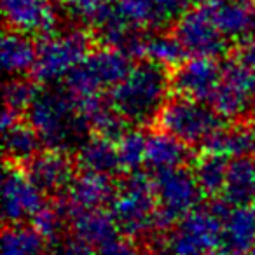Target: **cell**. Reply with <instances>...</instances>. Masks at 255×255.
<instances>
[{"label": "cell", "mask_w": 255, "mask_h": 255, "mask_svg": "<svg viewBox=\"0 0 255 255\" xmlns=\"http://www.w3.org/2000/svg\"><path fill=\"white\" fill-rule=\"evenodd\" d=\"M25 116L49 150L68 154L91 135L77 100L65 88L39 89Z\"/></svg>", "instance_id": "obj_1"}, {"label": "cell", "mask_w": 255, "mask_h": 255, "mask_svg": "<svg viewBox=\"0 0 255 255\" xmlns=\"http://www.w3.org/2000/svg\"><path fill=\"white\" fill-rule=\"evenodd\" d=\"M171 75L168 68L152 61L135 63L124 79L109 93V103L131 126H143L157 119L168 102Z\"/></svg>", "instance_id": "obj_2"}, {"label": "cell", "mask_w": 255, "mask_h": 255, "mask_svg": "<svg viewBox=\"0 0 255 255\" xmlns=\"http://www.w3.org/2000/svg\"><path fill=\"white\" fill-rule=\"evenodd\" d=\"M109 212L121 234L129 240H143L163 227L159 219L152 178L135 171L116 187Z\"/></svg>", "instance_id": "obj_3"}, {"label": "cell", "mask_w": 255, "mask_h": 255, "mask_svg": "<svg viewBox=\"0 0 255 255\" xmlns=\"http://www.w3.org/2000/svg\"><path fill=\"white\" fill-rule=\"evenodd\" d=\"M131 67V56L126 51L102 46L89 51L65 79L63 88L79 102L103 98L123 81Z\"/></svg>", "instance_id": "obj_4"}, {"label": "cell", "mask_w": 255, "mask_h": 255, "mask_svg": "<svg viewBox=\"0 0 255 255\" xmlns=\"http://www.w3.org/2000/svg\"><path fill=\"white\" fill-rule=\"evenodd\" d=\"M222 245V226L217 205L196 208L168 227L157 240L163 255H212Z\"/></svg>", "instance_id": "obj_5"}, {"label": "cell", "mask_w": 255, "mask_h": 255, "mask_svg": "<svg viewBox=\"0 0 255 255\" xmlns=\"http://www.w3.org/2000/svg\"><path fill=\"white\" fill-rule=\"evenodd\" d=\"M91 51V37L84 30L72 28L42 35L37 44V60L32 75L44 86L65 82L70 72Z\"/></svg>", "instance_id": "obj_6"}, {"label": "cell", "mask_w": 255, "mask_h": 255, "mask_svg": "<svg viewBox=\"0 0 255 255\" xmlns=\"http://www.w3.org/2000/svg\"><path fill=\"white\" fill-rule=\"evenodd\" d=\"M157 126L163 131L184 142L185 145H203L215 135L222 124V117L206 102L175 96L164 103L157 116Z\"/></svg>", "instance_id": "obj_7"}, {"label": "cell", "mask_w": 255, "mask_h": 255, "mask_svg": "<svg viewBox=\"0 0 255 255\" xmlns=\"http://www.w3.org/2000/svg\"><path fill=\"white\" fill-rule=\"evenodd\" d=\"M152 184L163 227L173 226L182 217L199 208V201L205 198L194 171L185 166L157 171L152 177Z\"/></svg>", "instance_id": "obj_8"}, {"label": "cell", "mask_w": 255, "mask_h": 255, "mask_svg": "<svg viewBox=\"0 0 255 255\" xmlns=\"http://www.w3.org/2000/svg\"><path fill=\"white\" fill-rule=\"evenodd\" d=\"M46 206V194L26 168L9 161L2 177V213L5 222L9 226L32 222Z\"/></svg>", "instance_id": "obj_9"}, {"label": "cell", "mask_w": 255, "mask_h": 255, "mask_svg": "<svg viewBox=\"0 0 255 255\" xmlns=\"http://www.w3.org/2000/svg\"><path fill=\"white\" fill-rule=\"evenodd\" d=\"M255 98V68L238 58L226 61L212 96V107L224 121H238L252 110Z\"/></svg>", "instance_id": "obj_10"}, {"label": "cell", "mask_w": 255, "mask_h": 255, "mask_svg": "<svg viewBox=\"0 0 255 255\" xmlns=\"http://www.w3.org/2000/svg\"><path fill=\"white\" fill-rule=\"evenodd\" d=\"M173 33L187 58H217L227 53L231 42L217 28L205 5L191 7L177 19Z\"/></svg>", "instance_id": "obj_11"}, {"label": "cell", "mask_w": 255, "mask_h": 255, "mask_svg": "<svg viewBox=\"0 0 255 255\" xmlns=\"http://www.w3.org/2000/svg\"><path fill=\"white\" fill-rule=\"evenodd\" d=\"M217 58H185L171 72V89L178 96L210 102L222 77Z\"/></svg>", "instance_id": "obj_12"}, {"label": "cell", "mask_w": 255, "mask_h": 255, "mask_svg": "<svg viewBox=\"0 0 255 255\" xmlns=\"http://www.w3.org/2000/svg\"><path fill=\"white\" fill-rule=\"evenodd\" d=\"M114 5L124 21L140 32H161L187 11L182 0H116Z\"/></svg>", "instance_id": "obj_13"}, {"label": "cell", "mask_w": 255, "mask_h": 255, "mask_svg": "<svg viewBox=\"0 0 255 255\" xmlns=\"http://www.w3.org/2000/svg\"><path fill=\"white\" fill-rule=\"evenodd\" d=\"M117 185L112 184V177L109 175L82 171L75 175L67 191L61 194L60 208L67 215L72 213L88 212V210H102L105 205H110Z\"/></svg>", "instance_id": "obj_14"}, {"label": "cell", "mask_w": 255, "mask_h": 255, "mask_svg": "<svg viewBox=\"0 0 255 255\" xmlns=\"http://www.w3.org/2000/svg\"><path fill=\"white\" fill-rule=\"evenodd\" d=\"M222 226L220 250L227 255H248L255 247V208L247 205H217Z\"/></svg>", "instance_id": "obj_15"}, {"label": "cell", "mask_w": 255, "mask_h": 255, "mask_svg": "<svg viewBox=\"0 0 255 255\" xmlns=\"http://www.w3.org/2000/svg\"><path fill=\"white\" fill-rule=\"evenodd\" d=\"M26 171L46 196L63 194L75 178L74 161L68 154L49 149L39 152L26 163Z\"/></svg>", "instance_id": "obj_16"}, {"label": "cell", "mask_w": 255, "mask_h": 255, "mask_svg": "<svg viewBox=\"0 0 255 255\" xmlns=\"http://www.w3.org/2000/svg\"><path fill=\"white\" fill-rule=\"evenodd\" d=\"M2 12L11 30L28 35L54 32L56 14L51 0H2Z\"/></svg>", "instance_id": "obj_17"}, {"label": "cell", "mask_w": 255, "mask_h": 255, "mask_svg": "<svg viewBox=\"0 0 255 255\" xmlns=\"http://www.w3.org/2000/svg\"><path fill=\"white\" fill-rule=\"evenodd\" d=\"M203 5L229 42H241L255 30V4L252 0H208Z\"/></svg>", "instance_id": "obj_18"}, {"label": "cell", "mask_w": 255, "mask_h": 255, "mask_svg": "<svg viewBox=\"0 0 255 255\" xmlns=\"http://www.w3.org/2000/svg\"><path fill=\"white\" fill-rule=\"evenodd\" d=\"M201 147L203 152L217 154L229 161L252 157L255 156V124L234 123L222 126Z\"/></svg>", "instance_id": "obj_19"}, {"label": "cell", "mask_w": 255, "mask_h": 255, "mask_svg": "<svg viewBox=\"0 0 255 255\" xmlns=\"http://www.w3.org/2000/svg\"><path fill=\"white\" fill-rule=\"evenodd\" d=\"M68 220H70L72 236L79 238L93 248H100L123 236L110 212L105 208L72 213Z\"/></svg>", "instance_id": "obj_20"}, {"label": "cell", "mask_w": 255, "mask_h": 255, "mask_svg": "<svg viewBox=\"0 0 255 255\" xmlns=\"http://www.w3.org/2000/svg\"><path fill=\"white\" fill-rule=\"evenodd\" d=\"M75 163L82 171H93V173L109 175L121 170L119 152H117V142L100 135H89L84 142L75 150Z\"/></svg>", "instance_id": "obj_21"}, {"label": "cell", "mask_w": 255, "mask_h": 255, "mask_svg": "<svg viewBox=\"0 0 255 255\" xmlns=\"http://www.w3.org/2000/svg\"><path fill=\"white\" fill-rule=\"evenodd\" d=\"M189 156H191L189 145H185L184 142H180L178 138L171 136L170 133L163 131V129L150 133L147 136L145 166L152 170L154 173L185 166Z\"/></svg>", "instance_id": "obj_22"}, {"label": "cell", "mask_w": 255, "mask_h": 255, "mask_svg": "<svg viewBox=\"0 0 255 255\" xmlns=\"http://www.w3.org/2000/svg\"><path fill=\"white\" fill-rule=\"evenodd\" d=\"M0 58H2V67L9 75L23 77L33 70L37 60V44L30 39L28 33L9 30L2 37Z\"/></svg>", "instance_id": "obj_23"}, {"label": "cell", "mask_w": 255, "mask_h": 255, "mask_svg": "<svg viewBox=\"0 0 255 255\" xmlns=\"http://www.w3.org/2000/svg\"><path fill=\"white\" fill-rule=\"evenodd\" d=\"M136 58L152 61L164 68H175L187 58L175 33L150 32L140 37Z\"/></svg>", "instance_id": "obj_24"}, {"label": "cell", "mask_w": 255, "mask_h": 255, "mask_svg": "<svg viewBox=\"0 0 255 255\" xmlns=\"http://www.w3.org/2000/svg\"><path fill=\"white\" fill-rule=\"evenodd\" d=\"M255 191V156L240 157L229 163L222 198L229 205H254Z\"/></svg>", "instance_id": "obj_25"}, {"label": "cell", "mask_w": 255, "mask_h": 255, "mask_svg": "<svg viewBox=\"0 0 255 255\" xmlns=\"http://www.w3.org/2000/svg\"><path fill=\"white\" fill-rule=\"evenodd\" d=\"M2 131H4V150L11 163H30L40 152L42 142L28 121H23L19 117L12 124L2 128Z\"/></svg>", "instance_id": "obj_26"}, {"label": "cell", "mask_w": 255, "mask_h": 255, "mask_svg": "<svg viewBox=\"0 0 255 255\" xmlns=\"http://www.w3.org/2000/svg\"><path fill=\"white\" fill-rule=\"evenodd\" d=\"M2 255H49L47 240L33 226H7L2 234Z\"/></svg>", "instance_id": "obj_27"}, {"label": "cell", "mask_w": 255, "mask_h": 255, "mask_svg": "<svg viewBox=\"0 0 255 255\" xmlns=\"http://www.w3.org/2000/svg\"><path fill=\"white\" fill-rule=\"evenodd\" d=\"M229 163L231 161L226 157L210 152H203V156L196 161L192 171H194L203 196L206 198L222 196L227 180V171H229Z\"/></svg>", "instance_id": "obj_28"}, {"label": "cell", "mask_w": 255, "mask_h": 255, "mask_svg": "<svg viewBox=\"0 0 255 255\" xmlns=\"http://www.w3.org/2000/svg\"><path fill=\"white\" fill-rule=\"evenodd\" d=\"M147 136L140 128L126 129L124 135L117 140L121 170L126 173H135L145 164L147 157Z\"/></svg>", "instance_id": "obj_29"}, {"label": "cell", "mask_w": 255, "mask_h": 255, "mask_svg": "<svg viewBox=\"0 0 255 255\" xmlns=\"http://www.w3.org/2000/svg\"><path fill=\"white\" fill-rule=\"evenodd\" d=\"M37 91L35 86L25 77H14L5 84L4 88V110L23 116L28 112Z\"/></svg>", "instance_id": "obj_30"}, {"label": "cell", "mask_w": 255, "mask_h": 255, "mask_svg": "<svg viewBox=\"0 0 255 255\" xmlns=\"http://www.w3.org/2000/svg\"><path fill=\"white\" fill-rule=\"evenodd\" d=\"M65 220L67 215L63 213V210L58 206H49L47 205L35 219L32 220V226L46 238L47 241H60L61 240V231H63Z\"/></svg>", "instance_id": "obj_31"}, {"label": "cell", "mask_w": 255, "mask_h": 255, "mask_svg": "<svg viewBox=\"0 0 255 255\" xmlns=\"http://www.w3.org/2000/svg\"><path fill=\"white\" fill-rule=\"evenodd\" d=\"M61 4L81 21L91 23L93 26L112 7V0H61Z\"/></svg>", "instance_id": "obj_32"}, {"label": "cell", "mask_w": 255, "mask_h": 255, "mask_svg": "<svg viewBox=\"0 0 255 255\" xmlns=\"http://www.w3.org/2000/svg\"><path fill=\"white\" fill-rule=\"evenodd\" d=\"M91 255H140L133 240L126 236H119L117 240L103 245L100 248H93Z\"/></svg>", "instance_id": "obj_33"}, {"label": "cell", "mask_w": 255, "mask_h": 255, "mask_svg": "<svg viewBox=\"0 0 255 255\" xmlns=\"http://www.w3.org/2000/svg\"><path fill=\"white\" fill-rule=\"evenodd\" d=\"M208 0H182V4L185 5V9H191V7H198V5L206 4Z\"/></svg>", "instance_id": "obj_34"}, {"label": "cell", "mask_w": 255, "mask_h": 255, "mask_svg": "<svg viewBox=\"0 0 255 255\" xmlns=\"http://www.w3.org/2000/svg\"><path fill=\"white\" fill-rule=\"evenodd\" d=\"M250 112H252V116L255 117V98H254V103H252V110H250Z\"/></svg>", "instance_id": "obj_35"}, {"label": "cell", "mask_w": 255, "mask_h": 255, "mask_svg": "<svg viewBox=\"0 0 255 255\" xmlns=\"http://www.w3.org/2000/svg\"><path fill=\"white\" fill-rule=\"evenodd\" d=\"M248 255H255V247H254V248H252V250H250V252H248Z\"/></svg>", "instance_id": "obj_36"}, {"label": "cell", "mask_w": 255, "mask_h": 255, "mask_svg": "<svg viewBox=\"0 0 255 255\" xmlns=\"http://www.w3.org/2000/svg\"><path fill=\"white\" fill-rule=\"evenodd\" d=\"M252 206L255 208V191H254V205H252Z\"/></svg>", "instance_id": "obj_37"}]
</instances>
